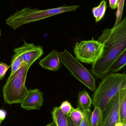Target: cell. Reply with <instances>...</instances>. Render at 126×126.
<instances>
[{"label": "cell", "instance_id": "30bf717a", "mask_svg": "<svg viewBox=\"0 0 126 126\" xmlns=\"http://www.w3.org/2000/svg\"><path fill=\"white\" fill-rule=\"evenodd\" d=\"M60 63L59 52L55 50L41 59L39 64L44 69L55 71L60 68Z\"/></svg>", "mask_w": 126, "mask_h": 126}, {"label": "cell", "instance_id": "3957f363", "mask_svg": "<svg viewBox=\"0 0 126 126\" xmlns=\"http://www.w3.org/2000/svg\"><path fill=\"white\" fill-rule=\"evenodd\" d=\"M79 7L78 5H63L57 8L43 10L25 7L22 10L16 11L15 14L9 16L6 20V22L10 27L16 30L24 24L40 20L63 13L76 11Z\"/></svg>", "mask_w": 126, "mask_h": 126}, {"label": "cell", "instance_id": "e0dca14e", "mask_svg": "<svg viewBox=\"0 0 126 126\" xmlns=\"http://www.w3.org/2000/svg\"><path fill=\"white\" fill-rule=\"evenodd\" d=\"M92 112L90 110L83 111V117L79 126H92Z\"/></svg>", "mask_w": 126, "mask_h": 126}, {"label": "cell", "instance_id": "44dd1931", "mask_svg": "<svg viewBox=\"0 0 126 126\" xmlns=\"http://www.w3.org/2000/svg\"><path fill=\"white\" fill-rule=\"evenodd\" d=\"M10 67V66L5 63H0V80H2L4 78Z\"/></svg>", "mask_w": 126, "mask_h": 126}, {"label": "cell", "instance_id": "5b68a950", "mask_svg": "<svg viewBox=\"0 0 126 126\" xmlns=\"http://www.w3.org/2000/svg\"><path fill=\"white\" fill-rule=\"evenodd\" d=\"M59 54L61 63L72 75L90 90L94 91L96 89L95 79L89 71L66 49Z\"/></svg>", "mask_w": 126, "mask_h": 126}, {"label": "cell", "instance_id": "7402d4cb", "mask_svg": "<svg viewBox=\"0 0 126 126\" xmlns=\"http://www.w3.org/2000/svg\"><path fill=\"white\" fill-rule=\"evenodd\" d=\"M110 6L112 9H115L119 5V0H109Z\"/></svg>", "mask_w": 126, "mask_h": 126}, {"label": "cell", "instance_id": "2e32d148", "mask_svg": "<svg viewBox=\"0 0 126 126\" xmlns=\"http://www.w3.org/2000/svg\"><path fill=\"white\" fill-rule=\"evenodd\" d=\"M92 126H102V112L98 107H94L92 117Z\"/></svg>", "mask_w": 126, "mask_h": 126}, {"label": "cell", "instance_id": "8fae6325", "mask_svg": "<svg viewBox=\"0 0 126 126\" xmlns=\"http://www.w3.org/2000/svg\"><path fill=\"white\" fill-rule=\"evenodd\" d=\"M51 114L53 121L57 126H69V115L63 114L59 107L54 108Z\"/></svg>", "mask_w": 126, "mask_h": 126}, {"label": "cell", "instance_id": "ac0fdd59", "mask_svg": "<svg viewBox=\"0 0 126 126\" xmlns=\"http://www.w3.org/2000/svg\"><path fill=\"white\" fill-rule=\"evenodd\" d=\"M120 122L126 124V92L120 107Z\"/></svg>", "mask_w": 126, "mask_h": 126}, {"label": "cell", "instance_id": "4fadbf2b", "mask_svg": "<svg viewBox=\"0 0 126 126\" xmlns=\"http://www.w3.org/2000/svg\"><path fill=\"white\" fill-rule=\"evenodd\" d=\"M126 65V51L124 52L114 63L110 68V72L117 73L121 70Z\"/></svg>", "mask_w": 126, "mask_h": 126}, {"label": "cell", "instance_id": "d4e9b609", "mask_svg": "<svg viewBox=\"0 0 126 126\" xmlns=\"http://www.w3.org/2000/svg\"><path fill=\"white\" fill-rule=\"evenodd\" d=\"M69 126H78L72 121L69 117Z\"/></svg>", "mask_w": 126, "mask_h": 126}, {"label": "cell", "instance_id": "9c48e42d", "mask_svg": "<svg viewBox=\"0 0 126 126\" xmlns=\"http://www.w3.org/2000/svg\"><path fill=\"white\" fill-rule=\"evenodd\" d=\"M43 93L38 89H29L21 106L27 110H40L44 102Z\"/></svg>", "mask_w": 126, "mask_h": 126}, {"label": "cell", "instance_id": "603a6c76", "mask_svg": "<svg viewBox=\"0 0 126 126\" xmlns=\"http://www.w3.org/2000/svg\"><path fill=\"white\" fill-rule=\"evenodd\" d=\"M100 5H98V6L93 7L92 10V12L93 14L94 17L95 18H97L99 14V11H100Z\"/></svg>", "mask_w": 126, "mask_h": 126}, {"label": "cell", "instance_id": "7c38bea8", "mask_svg": "<svg viewBox=\"0 0 126 126\" xmlns=\"http://www.w3.org/2000/svg\"><path fill=\"white\" fill-rule=\"evenodd\" d=\"M92 104V100L86 90H83L79 93L77 108L83 111L90 110Z\"/></svg>", "mask_w": 126, "mask_h": 126}, {"label": "cell", "instance_id": "83f0119b", "mask_svg": "<svg viewBox=\"0 0 126 126\" xmlns=\"http://www.w3.org/2000/svg\"><path fill=\"white\" fill-rule=\"evenodd\" d=\"M3 121L0 120V126L1 124V123H2V122H3Z\"/></svg>", "mask_w": 126, "mask_h": 126}, {"label": "cell", "instance_id": "cb8c5ba5", "mask_svg": "<svg viewBox=\"0 0 126 126\" xmlns=\"http://www.w3.org/2000/svg\"><path fill=\"white\" fill-rule=\"evenodd\" d=\"M7 112L3 110H0V120L3 121L6 118Z\"/></svg>", "mask_w": 126, "mask_h": 126}, {"label": "cell", "instance_id": "277c9868", "mask_svg": "<svg viewBox=\"0 0 126 126\" xmlns=\"http://www.w3.org/2000/svg\"><path fill=\"white\" fill-rule=\"evenodd\" d=\"M30 67L23 63L18 70L9 76L3 87V95L5 103L10 105L22 103L28 92L25 82Z\"/></svg>", "mask_w": 126, "mask_h": 126}, {"label": "cell", "instance_id": "d6986e66", "mask_svg": "<svg viewBox=\"0 0 126 126\" xmlns=\"http://www.w3.org/2000/svg\"><path fill=\"white\" fill-rule=\"evenodd\" d=\"M59 107L63 114L66 115H69L74 109L70 103L67 100L63 101Z\"/></svg>", "mask_w": 126, "mask_h": 126}, {"label": "cell", "instance_id": "f1b7e54d", "mask_svg": "<svg viewBox=\"0 0 126 126\" xmlns=\"http://www.w3.org/2000/svg\"><path fill=\"white\" fill-rule=\"evenodd\" d=\"M1 35V31L0 30V37Z\"/></svg>", "mask_w": 126, "mask_h": 126}, {"label": "cell", "instance_id": "6da1fadb", "mask_svg": "<svg viewBox=\"0 0 126 126\" xmlns=\"http://www.w3.org/2000/svg\"><path fill=\"white\" fill-rule=\"evenodd\" d=\"M97 40L103 46V52L101 58L93 64L91 72L96 78L102 79L126 51V17L116 26L103 30Z\"/></svg>", "mask_w": 126, "mask_h": 126}, {"label": "cell", "instance_id": "ba28073f", "mask_svg": "<svg viewBox=\"0 0 126 126\" xmlns=\"http://www.w3.org/2000/svg\"><path fill=\"white\" fill-rule=\"evenodd\" d=\"M14 52L20 55L23 63L30 67L44 54L42 47L37 46L32 43H27L25 41L23 45L15 48Z\"/></svg>", "mask_w": 126, "mask_h": 126}, {"label": "cell", "instance_id": "484cf974", "mask_svg": "<svg viewBox=\"0 0 126 126\" xmlns=\"http://www.w3.org/2000/svg\"><path fill=\"white\" fill-rule=\"evenodd\" d=\"M56 126V124H55V123L54 122V121H52L51 123L49 124H48V125H47V126Z\"/></svg>", "mask_w": 126, "mask_h": 126}, {"label": "cell", "instance_id": "9a60e30c", "mask_svg": "<svg viewBox=\"0 0 126 126\" xmlns=\"http://www.w3.org/2000/svg\"><path fill=\"white\" fill-rule=\"evenodd\" d=\"M83 111L80 108L77 107L76 109H74L69 115L71 120L78 126L80 125L83 117Z\"/></svg>", "mask_w": 126, "mask_h": 126}, {"label": "cell", "instance_id": "ffe728a7", "mask_svg": "<svg viewBox=\"0 0 126 126\" xmlns=\"http://www.w3.org/2000/svg\"><path fill=\"white\" fill-rule=\"evenodd\" d=\"M107 2L105 0H103L101 1L100 3L99 4L100 6V11L97 17L95 18V22L96 23H97L101 20V19L105 16L107 7Z\"/></svg>", "mask_w": 126, "mask_h": 126}, {"label": "cell", "instance_id": "8992f818", "mask_svg": "<svg viewBox=\"0 0 126 126\" xmlns=\"http://www.w3.org/2000/svg\"><path fill=\"white\" fill-rule=\"evenodd\" d=\"M104 46L93 38L92 40L77 42L74 47L76 59L87 64H93L101 58Z\"/></svg>", "mask_w": 126, "mask_h": 126}, {"label": "cell", "instance_id": "7a4b0ae2", "mask_svg": "<svg viewBox=\"0 0 126 126\" xmlns=\"http://www.w3.org/2000/svg\"><path fill=\"white\" fill-rule=\"evenodd\" d=\"M93 97V104L102 112V126L108 105L112 98L120 91L126 88V73H109L102 78Z\"/></svg>", "mask_w": 126, "mask_h": 126}, {"label": "cell", "instance_id": "52a82bcc", "mask_svg": "<svg viewBox=\"0 0 126 126\" xmlns=\"http://www.w3.org/2000/svg\"><path fill=\"white\" fill-rule=\"evenodd\" d=\"M126 88L120 91L110 101L102 126H115L120 122V107Z\"/></svg>", "mask_w": 126, "mask_h": 126}, {"label": "cell", "instance_id": "5bb4252c", "mask_svg": "<svg viewBox=\"0 0 126 126\" xmlns=\"http://www.w3.org/2000/svg\"><path fill=\"white\" fill-rule=\"evenodd\" d=\"M23 63L21 56L17 53H15L13 56L11 61L10 75H13L21 67Z\"/></svg>", "mask_w": 126, "mask_h": 126}, {"label": "cell", "instance_id": "4316f807", "mask_svg": "<svg viewBox=\"0 0 126 126\" xmlns=\"http://www.w3.org/2000/svg\"><path fill=\"white\" fill-rule=\"evenodd\" d=\"M115 126H126V124L122 123L121 122H119L116 124Z\"/></svg>", "mask_w": 126, "mask_h": 126}]
</instances>
